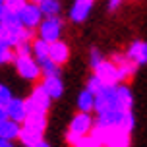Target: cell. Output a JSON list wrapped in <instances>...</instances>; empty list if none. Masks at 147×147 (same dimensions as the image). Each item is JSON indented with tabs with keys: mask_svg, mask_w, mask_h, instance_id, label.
Returning <instances> with one entry per match:
<instances>
[{
	"mask_svg": "<svg viewBox=\"0 0 147 147\" xmlns=\"http://www.w3.org/2000/svg\"><path fill=\"white\" fill-rule=\"evenodd\" d=\"M6 118H8V110H6V107L0 105V122H4Z\"/></svg>",
	"mask_w": 147,
	"mask_h": 147,
	"instance_id": "4dcf8cb0",
	"label": "cell"
},
{
	"mask_svg": "<svg viewBox=\"0 0 147 147\" xmlns=\"http://www.w3.org/2000/svg\"><path fill=\"white\" fill-rule=\"evenodd\" d=\"M110 60L118 66V72H120V83H124L126 80H130L134 74H136V70H138V64L132 62L126 54H118L116 52V54H112Z\"/></svg>",
	"mask_w": 147,
	"mask_h": 147,
	"instance_id": "ba28073f",
	"label": "cell"
},
{
	"mask_svg": "<svg viewBox=\"0 0 147 147\" xmlns=\"http://www.w3.org/2000/svg\"><path fill=\"white\" fill-rule=\"evenodd\" d=\"M0 23L4 25V27H14V25H20V16L14 14V12H10V10H2L0 12Z\"/></svg>",
	"mask_w": 147,
	"mask_h": 147,
	"instance_id": "7402d4cb",
	"label": "cell"
},
{
	"mask_svg": "<svg viewBox=\"0 0 147 147\" xmlns=\"http://www.w3.org/2000/svg\"><path fill=\"white\" fill-rule=\"evenodd\" d=\"M27 4H29L27 0H4V8L10 10V12H14V14H20Z\"/></svg>",
	"mask_w": 147,
	"mask_h": 147,
	"instance_id": "603a6c76",
	"label": "cell"
},
{
	"mask_svg": "<svg viewBox=\"0 0 147 147\" xmlns=\"http://www.w3.org/2000/svg\"><path fill=\"white\" fill-rule=\"evenodd\" d=\"M41 64V70H43V78H60V66L56 62H52L51 58L43 60V62H39Z\"/></svg>",
	"mask_w": 147,
	"mask_h": 147,
	"instance_id": "44dd1931",
	"label": "cell"
},
{
	"mask_svg": "<svg viewBox=\"0 0 147 147\" xmlns=\"http://www.w3.org/2000/svg\"><path fill=\"white\" fill-rule=\"evenodd\" d=\"M25 126H29V128H35L39 132H45L47 130V114L43 112H33V114H27L25 118Z\"/></svg>",
	"mask_w": 147,
	"mask_h": 147,
	"instance_id": "ac0fdd59",
	"label": "cell"
},
{
	"mask_svg": "<svg viewBox=\"0 0 147 147\" xmlns=\"http://www.w3.org/2000/svg\"><path fill=\"white\" fill-rule=\"evenodd\" d=\"M49 58L52 62H56L58 66L66 64L68 58H70V49L64 41H54V43L49 45Z\"/></svg>",
	"mask_w": 147,
	"mask_h": 147,
	"instance_id": "9c48e42d",
	"label": "cell"
},
{
	"mask_svg": "<svg viewBox=\"0 0 147 147\" xmlns=\"http://www.w3.org/2000/svg\"><path fill=\"white\" fill-rule=\"evenodd\" d=\"M6 110H8V118L14 120V122L23 124L25 118H27V107H25V101L23 99H12L10 105L6 107Z\"/></svg>",
	"mask_w": 147,
	"mask_h": 147,
	"instance_id": "30bf717a",
	"label": "cell"
},
{
	"mask_svg": "<svg viewBox=\"0 0 147 147\" xmlns=\"http://www.w3.org/2000/svg\"><path fill=\"white\" fill-rule=\"evenodd\" d=\"M12 99H14V97H12V91H10L6 85L0 83V105H2V107H8Z\"/></svg>",
	"mask_w": 147,
	"mask_h": 147,
	"instance_id": "83f0119b",
	"label": "cell"
},
{
	"mask_svg": "<svg viewBox=\"0 0 147 147\" xmlns=\"http://www.w3.org/2000/svg\"><path fill=\"white\" fill-rule=\"evenodd\" d=\"M49 45L47 41H43L41 37H37L33 41V56L37 58V62H43V60L49 58Z\"/></svg>",
	"mask_w": 147,
	"mask_h": 147,
	"instance_id": "d6986e66",
	"label": "cell"
},
{
	"mask_svg": "<svg viewBox=\"0 0 147 147\" xmlns=\"http://www.w3.org/2000/svg\"><path fill=\"white\" fill-rule=\"evenodd\" d=\"M31 2H33V4H41L43 0H31Z\"/></svg>",
	"mask_w": 147,
	"mask_h": 147,
	"instance_id": "e575fe53",
	"label": "cell"
},
{
	"mask_svg": "<svg viewBox=\"0 0 147 147\" xmlns=\"http://www.w3.org/2000/svg\"><path fill=\"white\" fill-rule=\"evenodd\" d=\"M16 64V70L18 74L22 76L23 80H29V81H35L43 76V70H41V64L33 60L31 56H16L14 60Z\"/></svg>",
	"mask_w": 147,
	"mask_h": 147,
	"instance_id": "277c9868",
	"label": "cell"
},
{
	"mask_svg": "<svg viewBox=\"0 0 147 147\" xmlns=\"http://www.w3.org/2000/svg\"><path fill=\"white\" fill-rule=\"evenodd\" d=\"M39 8H41V12H43L45 18H54V16H58V12H60V2L58 0H43V2L39 4Z\"/></svg>",
	"mask_w": 147,
	"mask_h": 147,
	"instance_id": "ffe728a7",
	"label": "cell"
},
{
	"mask_svg": "<svg viewBox=\"0 0 147 147\" xmlns=\"http://www.w3.org/2000/svg\"><path fill=\"white\" fill-rule=\"evenodd\" d=\"M78 109L80 112H91L95 110V95L89 91V89H83L78 97Z\"/></svg>",
	"mask_w": 147,
	"mask_h": 147,
	"instance_id": "e0dca14e",
	"label": "cell"
},
{
	"mask_svg": "<svg viewBox=\"0 0 147 147\" xmlns=\"http://www.w3.org/2000/svg\"><path fill=\"white\" fill-rule=\"evenodd\" d=\"M107 110H120L118 109V97H116V85H105L95 95V112H107Z\"/></svg>",
	"mask_w": 147,
	"mask_h": 147,
	"instance_id": "3957f363",
	"label": "cell"
},
{
	"mask_svg": "<svg viewBox=\"0 0 147 147\" xmlns=\"http://www.w3.org/2000/svg\"><path fill=\"white\" fill-rule=\"evenodd\" d=\"M120 4H122V0H109V10H110V12H114Z\"/></svg>",
	"mask_w": 147,
	"mask_h": 147,
	"instance_id": "f546056e",
	"label": "cell"
},
{
	"mask_svg": "<svg viewBox=\"0 0 147 147\" xmlns=\"http://www.w3.org/2000/svg\"><path fill=\"white\" fill-rule=\"evenodd\" d=\"M103 87H105V83L99 80V78H97L95 74H93V76H91V78L87 80V87H85V89H89L93 95H97V93H99V91H101Z\"/></svg>",
	"mask_w": 147,
	"mask_h": 147,
	"instance_id": "484cf974",
	"label": "cell"
},
{
	"mask_svg": "<svg viewBox=\"0 0 147 147\" xmlns=\"http://www.w3.org/2000/svg\"><path fill=\"white\" fill-rule=\"evenodd\" d=\"M62 25H64V22L60 20L58 16H54V18H47V20L41 22V25H39V37H41L43 41H47V43L60 41Z\"/></svg>",
	"mask_w": 147,
	"mask_h": 147,
	"instance_id": "5b68a950",
	"label": "cell"
},
{
	"mask_svg": "<svg viewBox=\"0 0 147 147\" xmlns=\"http://www.w3.org/2000/svg\"><path fill=\"white\" fill-rule=\"evenodd\" d=\"M93 128H95V120L91 116V112H78L72 118V122H70V128H68V134H66V141L70 145H74L80 138L89 136V134L93 132Z\"/></svg>",
	"mask_w": 147,
	"mask_h": 147,
	"instance_id": "6da1fadb",
	"label": "cell"
},
{
	"mask_svg": "<svg viewBox=\"0 0 147 147\" xmlns=\"http://www.w3.org/2000/svg\"><path fill=\"white\" fill-rule=\"evenodd\" d=\"M18 16H20V22H22L23 27L35 29L37 25H41V18H43V12H41L39 4H33V2H29V4L23 8V10H22V12H20Z\"/></svg>",
	"mask_w": 147,
	"mask_h": 147,
	"instance_id": "52a82bcc",
	"label": "cell"
},
{
	"mask_svg": "<svg viewBox=\"0 0 147 147\" xmlns=\"http://www.w3.org/2000/svg\"><path fill=\"white\" fill-rule=\"evenodd\" d=\"M51 103H52V99L45 91V87L43 85H37V87H33L29 99H25L27 114H33V112H43V114H47L49 109H51Z\"/></svg>",
	"mask_w": 147,
	"mask_h": 147,
	"instance_id": "7a4b0ae2",
	"label": "cell"
},
{
	"mask_svg": "<svg viewBox=\"0 0 147 147\" xmlns=\"http://www.w3.org/2000/svg\"><path fill=\"white\" fill-rule=\"evenodd\" d=\"M72 147H103V145H101V143H99V141H97L95 138L89 134V136H83V138H80V140L76 141Z\"/></svg>",
	"mask_w": 147,
	"mask_h": 147,
	"instance_id": "d4e9b609",
	"label": "cell"
},
{
	"mask_svg": "<svg viewBox=\"0 0 147 147\" xmlns=\"http://www.w3.org/2000/svg\"><path fill=\"white\" fill-rule=\"evenodd\" d=\"M4 10V0H0V12Z\"/></svg>",
	"mask_w": 147,
	"mask_h": 147,
	"instance_id": "836d02e7",
	"label": "cell"
},
{
	"mask_svg": "<svg viewBox=\"0 0 147 147\" xmlns=\"http://www.w3.org/2000/svg\"><path fill=\"white\" fill-rule=\"evenodd\" d=\"M93 70H95V76L103 81L105 85H118L120 83V72H118V66L112 60H103Z\"/></svg>",
	"mask_w": 147,
	"mask_h": 147,
	"instance_id": "8992f818",
	"label": "cell"
},
{
	"mask_svg": "<svg viewBox=\"0 0 147 147\" xmlns=\"http://www.w3.org/2000/svg\"><path fill=\"white\" fill-rule=\"evenodd\" d=\"M126 56L132 60V62H136L138 66L147 64V43H143V41H134L130 45L128 52H126Z\"/></svg>",
	"mask_w": 147,
	"mask_h": 147,
	"instance_id": "7c38bea8",
	"label": "cell"
},
{
	"mask_svg": "<svg viewBox=\"0 0 147 147\" xmlns=\"http://www.w3.org/2000/svg\"><path fill=\"white\" fill-rule=\"evenodd\" d=\"M91 6H93V0H76L72 10H70V20L76 23L85 22L89 12H91Z\"/></svg>",
	"mask_w": 147,
	"mask_h": 147,
	"instance_id": "8fae6325",
	"label": "cell"
},
{
	"mask_svg": "<svg viewBox=\"0 0 147 147\" xmlns=\"http://www.w3.org/2000/svg\"><path fill=\"white\" fill-rule=\"evenodd\" d=\"M14 51L16 56H31L33 54V43H20Z\"/></svg>",
	"mask_w": 147,
	"mask_h": 147,
	"instance_id": "4316f807",
	"label": "cell"
},
{
	"mask_svg": "<svg viewBox=\"0 0 147 147\" xmlns=\"http://www.w3.org/2000/svg\"><path fill=\"white\" fill-rule=\"evenodd\" d=\"M20 132H22V124L20 122H14L10 118L0 122V138L2 140H8V141L20 140Z\"/></svg>",
	"mask_w": 147,
	"mask_h": 147,
	"instance_id": "4fadbf2b",
	"label": "cell"
},
{
	"mask_svg": "<svg viewBox=\"0 0 147 147\" xmlns=\"http://www.w3.org/2000/svg\"><path fill=\"white\" fill-rule=\"evenodd\" d=\"M0 147H14V145H12V141L2 140V138H0Z\"/></svg>",
	"mask_w": 147,
	"mask_h": 147,
	"instance_id": "1f68e13d",
	"label": "cell"
},
{
	"mask_svg": "<svg viewBox=\"0 0 147 147\" xmlns=\"http://www.w3.org/2000/svg\"><path fill=\"white\" fill-rule=\"evenodd\" d=\"M101 62H103V54L97 51V49H93V51H91V56H89V64H91V68H97Z\"/></svg>",
	"mask_w": 147,
	"mask_h": 147,
	"instance_id": "f1b7e54d",
	"label": "cell"
},
{
	"mask_svg": "<svg viewBox=\"0 0 147 147\" xmlns=\"http://www.w3.org/2000/svg\"><path fill=\"white\" fill-rule=\"evenodd\" d=\"M45 87V91L51 95V99H60L62 93H64V83L60 78H43V83H41Z\"/></svg>",
	"mask_w": 147,
	"mask_h": 147,
	"instance_id": "9a60e30c",
	"label": "cell"
},
{
	"mask_svg": "<svg viewBox=\"0 0 147 147\" xmlns=\"http://www.w3.org/2000/svg\"><path fill=\"white\" fill-rule=\"evenodd\" d=\"M43 136L45 132H39L35 128H29V126L22 124V132H20V141H22L23 147H31L39 143V141H43Z\"/></svg>",
	"mask_w": 147,
	"mask_h": 147,
	"instance_id": "5bb4252c",
	"label": "cell"
},
{
	"mask_svg": "<svg viewBox=\"0 0 147 147\" xmlns=\"http://www.w3.org/2000/svg\"><path fill=\"white\" fill-rule=\"evenodd\" d=\"M14 60H16V52L12 51V47L0 45V64H8V62H14Z\"/></svg>",
	"mask_w": 147,
	"mask_h": 147,
	"instance_id": "cb8c5ba5",
	"label": "cell"
},
{
	"mask_svg": "<svg viewBox=\"0 0 147 147\" xmlns=\"http://www.w3.org/2000/svg\"><path fill=\"white\" fill-rule=\"evenodd\" d=\"M116 97H118V109L120 110H132L134 107V95L128 85H116Z\"/></svg>",
	"mask_w": 147,
	"mask_h": 147,
	"instance_id": "2e32d148",
	"label": "cell"
},
{
	"mask_svg": "<svg viewBox=\"0 0 147 147\" xmlns=\"http://www.w3.org/2000/svg\"><path fill=\"white\" fill-rule=\"evenodd\" d=\"M31 147H51V145H49V143H47V141H39V143H35V145H31Z\"/></svg>",
	"mask_w": 147,
	"mask_h": 147,
	"instance_id": "d6a6232c",
	"label": "cell"
}]
</instances>
